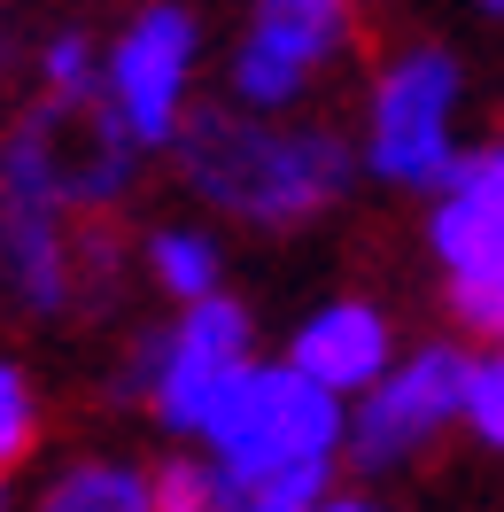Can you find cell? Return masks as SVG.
I'll list each match as a JSON object with an SVG mask.
<instances>
[{"mask_svg": "<svg viewBox=\"0 0 504 512\" xmlns=\"http://www.w3.org/2000/svg\"><path fill=\"white\" fill-rule=\"evenodd\" d=\"M210 466L233 497H272V505L318 512L334 458L349 450V412L334 388H318L303 365H233L202 419Z\"/></svg>", "mask_w": 504, "mask_h": 512, "instance_id": "6da1fadb", "label": "cell"}, {"mask_svg": "<svg viewBox=\"0 0 504 512\" xmlns=\"http://www.w3.org/2000/svg\"><path fill=\"white\" fill-rule=\"evenodd\" d=\"M218 497H225L218 466H202V458L156 466V512H218Z\"/></svg>", "mask_w": 504, "mask_h": 512, "instance_id": "4fadbf2b", "label": "cell"}, {"mask_svg": "<svg viewBox=\"0 0 504 512\" xmlns=\"http://www.w3.org/2000/svg\"><path fill=\"white\" fill-rule=\"evenodd\" d=\"M233 365H249V311H241L233 295H202V303L179 311L171 334H148V342H140L125 388L156 404V419L171 435H202L210 396L225 388Z\"/></svg>", "mask_w": 504, "mask_h": 512, "instance_id": "3957f363", "label": "cell"}, {"mask_svg": "<svg viewBox=\"0 0 504 512\" xmlns=\"http://www.w3.org/2000/svg\"><path fill=\"white\" fill-rule=\"evenodd\" d=\"M39 512H156V474H140L125 458H78L47 481Z\"/></svg>", "mask_w": 504, "mask_h": 512, "instance_id": "30bf717a", "label": "cell"}, {"mask_svg": "<svg viewBox=\"0 0 504 512\" xmlns=\"http://www.w3.org/2000/svg\"><path fill=\"white\" fill-rule=\"evenodd\" d=\"M466 427H473V443L504 450V342H489L466 365Z\"/></svg>", "mask_w": 504, "mask_h": 512, "instance_id": "7c38bea8", "label": "cell"}, {"mask_svg": "<svg viewBox=\"0 0 504 512\" xmlns=\"http://www.w3.org/2000/svg\"><path fill=\"white\" fill-rule=\"evenodd\" d=\"M318 512H380V505H365V497H326Z\"/></svg>", "mask_w": 504, "mask_h": 512, "instance_id": "d6986e66", "label": "cell"}, {"mask_svg": "<svg viewBox=\"0 0 504 512\" xmlns=\"http://www.w3.org/2000/svg\"><path fill=\"white\" fill-rule=\"evenodd\" d=\"M0 280L24 311H63L70 295L63 187H55V163L32 140V125L0 140Z\"/></svg>", "mask_w": 504, "mask_h": 512, "instance_id": "8992f818", "label": "cell"}, {"mask_svg": "<svg viewBox=\"0 0 504 512\" xmlns=\"http://www.w3.org/2000/svg\"><path fill=\"white\" fill-rule=\"evenodd\" d=\"M39 443V404H32V381L16 365H0V474Z\"/></svg>", "mask_w": 504, "mask_h": 512, "instance_id": "5bb4252c", "label": "cell"}, {"mask_svg": "<svg viewBox=\"0 0 504 512\" xmlns=\"http://www.w3.org/2000/svg\"><path fill=\"white\" fill-rule=\"evenodd\" d=\"M179 163H187V187L202 202H218L225 218H249V225H295L349 187V148L334 132L249 125L233 109L194 117L179 132Z\"/></svg>", "mask_w": 504, "mask_h": 512, "instance_id": "7a4b0ae2", "label": "cell"}, {"mask_svg": "<svg viewBox=\"0 0 504 512\" xmlns=\"http://www.w3.org/2000/svg\"><path fill=\"white\" fill-rule=\"evenodd\" d=\"M342 16L334 0H256L249 32L233 47V101L241 109H287L311 86L326 55L342 47Z\"/></svg>", "mask_w": 504, "mask_h": 512, "instance_id": "ba28073f", "label": "cell"}, {"mask_svg": "<svg viewBox=\"0 0 504 512\" xmlns=\"http://www.w3.org/2000/svg\"><path fill=\"white\" fill-rule=\"evenodd\" d=\"M287 365H303V373H311L318 388H334V396H365V388L396 365L388 319H380L373 303H326V311H311V319L295 326Z\"/></svg>", "mask_w": 504, "mask_h": 512, "instance_id": "9c48e42d", "label": "cell"}, {"mask_svg": "<svg viewBox=\"0 0 504 512\" xmlns=\"http://www.w3.org/2000/svg\"><path fill=\"white\" fill-rule=\"evenodd\" d=\"M187 78H194V16L171 8V0H156V8H140L125 24V39L109 47L101 94H109V109L125 117V132L140 148H163V140H179Z\"/></svg>", "mask_w": 504, "mask_h": 512, "instance_id": "52a82bcc", "label": "cell"}, {"mask_svg": "<svg viewBox=\"0 0 504 512\" xmlns=\"http://www.w3.org/2000/svg\"><path fill=\"white\" fill-rule=\"evenodd\" d=\"M442 187L458 194V202H473V210L504 218V148H473V156H458Z\"/></svg>", "mask_w": 504, "mask_h": 512, "instance_id": "9a60e30c", "label": "cell"}, {"mask_svg": "<svg viewBox=\"0 0 504 512\" xmlns=\"http://www.w3.org/2000/svg\"><path fill=\"white\" fill-rule=\"evenodd\" d=\"M466 350H450V342H427V350H411L404 365H388L373 388H365V404L349 412V466L357 474H396L404 458L435 443L450 419H466Z\"/></svg>", "mask_w": 504, "mask_h": 512, "instance_id": "277c9868", "label": "cell"}, {"mask_svg": "<svg viewBox=\"0 0 504 512\" xmlns=\"http://www.w3.org/2000/svg\"><path fill=\"white\" fill-rule=\"evenodd\" d=\"M450 311H458L481 342H504V272H489V280H450Z\"/></svg>", "mask_w": 504, "mask_h": 512, "instance_id": "e0dca14e", "label": "cell"}, {"mask_svg": "<svg viewBox=\"0 0 504 512\" xmlns=\"http://www.w3.org/2000/svg\"><path fill=\"white\" fill-rule=\"evenodd\" d=\"M218 512H295V505H272V497H233V489H225Z\"/></svg>", "mask_w": 504, "mask_h": 512, "instance_id": "ac0fdd59", "label": "cell"}, {"mask_svg": "<svg viewBox=\"0 0 504 512\" xmlns=\"http://www.w3.org/2000/svg\"><path fill=\"white\" fill-rule=\"evenodd\" d=\"M481 16H504V0H481Z\"/></svg>", "mask_w": 504, "mask_h": 512, "instance_id": "ffe728a7", "label": "cell"}, {"mask_svg": "<svg viewBox=\"0 0 504 512\" xmlns=\"http://www.w3.org/2000/svg\"><path fill=\"white\" fill-rule=\"evenodd\" d=\"M0 512H8V474H0Z\"/></svg>", "mask_w": 504, "mask_h": 512, "instance_id": "44dd1931", "label": "cell"}, {"mask_svg": "<svg viewBox=\"0 0 504 512\" xmlns=\"http://www.w3.org/2000/svg\"><path fill=\"white\" fill-rule=\"evenodd\" d=\"M47 86H55V101H101V63L86 39H55L47 47Z\"/></svg>", "mask_w": 504, "mask_h": 512, "instance_id": "2e32d148", "label": "cell"}, {"mask_svg": "<svg viewBox=\"0 0 504 512\" xmlns=\"http://www.w3.org/2000/svg\"><path fill=\"white\" fill-rule=\"evenodd\" d=\"M148 264H156V280L179 295V303H202V295H218V249H210V233L163 225L156 241H148Z\"/></svg>", "mask_w": 504, "mask_h": 512, "instance_id": "8fae6325", "label": "cell"}, {"mask_svg": "<svg viewBox=\"0 0 504 512\" xmlns=\"http://www.w3.org/2000/svg\"><path fill=\"white\" fill-rule=\"evenodd\" d=\"M334 8H349V0H334Z\"/></svg>", "mask_w": 504, "mask_h": 512, "instance_id": "7402d4cb", "label": "cell"}, {"mask_svg": "<svg viewBox=\"0 0 504 512\" xmlns=\"http://www.w3.org/2000/svg\"><path fill=\"white\" fill-rule=\"evenodd\" d=\"M450 109H458V63L442 47H411L373 86V163L388 187H442L450 179Z\"/></svg>", "mask_w": 504, "mask_h": 512, "instance_id": "5b68a950", "label": "cell"}]
</instances>
